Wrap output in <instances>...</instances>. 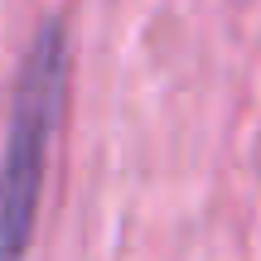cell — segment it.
Segmentation results:
<instances>
[{"mask_svg": "<svg viewBox=\"0 0 261 261\" xmlns=\"http://www.w3.org/2000/svg\"><path fill=\"white\" fill-rule=\"evenodd\" d=\"M68 73H73V39L63 19H44L29 39L15 77V102L0 145V261H24L34 247L39 203L48 184L54 140L68 112Z\"/></svg>", "mask_w": 261, "mask_h": 261, "instance_id": "cell-1", "label": "cell"}]
</instances>
